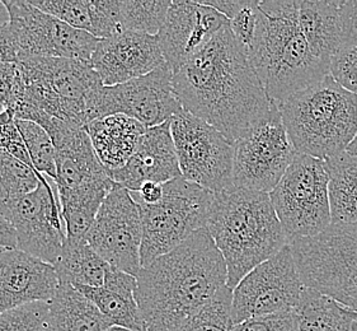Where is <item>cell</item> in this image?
Wrapping results in <instances>:
<instances>
[{
  "instance_id": "obj_1",
  "label": "cell",
  "mask_w": 357,
  "mask_h": 331,
  "mask_svg": "<svg viewBox=\"0 0 357 331\" xmlns=\"http://www.w3.org/2000/svg\"><path fill=\"white\" fill-rule=\"evenodd\" d=\"M173 87L183 110L233 143L275 105L229 24L173 72Z\"/></svg>"
},
{
  "instance_id": "obj_2",
  "label": "cell",
  "mask_w": 357,
  "mask_h": 331,
  "mask_svg": "<svg viewBox=\"0 0 357 331\" xmlns=\"http://www.w3.org/2000/svg\"><path fill=\"white\" fill-rule=\"evenodd\" d=\"M136 279L145 331H178L228 286V270L211 235L202 228L143 267Z\"/></svg>"
},
{
  "instance_id": "obj_3",
  "label": "cell",
  "mask_w": 357,
  "mask_h": 331,
  "mask_svg": "<svg viewBox=\"0 0 357 331\" xmlns=\"http://www.w3.org/2000/svg\"><path fill=\"white\" fill-rule=\"evenodd\" d=\"M206 230L225 260L230 289L289 245L270 194L242 187L215 195Z\"/></svg>"
},
{
  "instance_id": "obj_4",
  "label": "cell",
  "mask_w": 357,
  "mask_h": 331,
  "mask_svg": "<svg viewBox=\"0 0 357 331\" xmlns=\"http://www.w3.org/2000/svg\"><path fill=\"white\" fill-rule=\"evenodd\" d=\"M301 0H262L248 59L273 103L314 84L329 65L314 57L299 26Z\"/></svg>"
},
{
  "instance_id": "obj_5",
  "label": "cell",
  "mask_w": 357,
  "mask_h": 331,
  "mask_svg": "<svg viewBox=\"0 0 357 331\" xmlns=\"http://www.w3.org/2000/svg\"><path fill=\"white\" fill-rule=\"evenodd\" d=\"M298 153L336 157L357 135V96L328 74L276 105Z\"/></svg>"
},
{
  "instance_id": "obj_6",
  "label": "cell",
  "mask_w": 357,
  "mask_h": 331,
  "mask_svg": "<svg viewBox=\"0 0 357 331\" xmlns=\"http://www.w3.org/2000/svg\"><path fill=\"white\" fill-rule=\"evenodd\" d=\"M23 94L10 111L15 119L41 124L55 117L84 126L94 94L103 86L91 61L63 58L22 59Z\"/></svg>"
},
{
  "instance_id": "obj_7",
  "label": "cell",
  "mask_w": 357,
  "mask_h": 331,
  "mask_svg": "<svg viewBox=\"0 0 357 331\" xmlns=\"http://www.w3.org/2000/svg\"><path fill=\"white\" fill-rule=\"evenodd\" d=\"M289 245L307 288L357 311V224L332 223Z\"/></svg>"
},
{
  "instance_id": "obj_8",
  "label": "cell",
  "mask_w": 357,
  "mask_h": 331,
  "mask_svg": "<svg viewBox=\"0 0 357 331\" xmlns=\"http://www.w3.org/2000/svg\"><path fill=\"white\" fill-rule=\"evenodd\" d=\"M215 194L182 176L163 184L157 204L137 203L142 216V269L206 228Z\"/></svg>"
},
{
  "instance_id": "obj_9",
  "label": "cell",
  "mask_w": 357,
  "mask_h": 331,
  "mask_svg": "<svg viewBox=\"0 0 357 331\" xmlns=\"http://www.w3.org/2000/svg\"><path fill=\"white\" fill-rule=\"evenodd\" d=\"M329 177L323 159L298 153L270 193L289 244L313 237L332 224Z\"/></svg>"
},
{
  "instance_id": "obj_10",
  "label": "cell",
  "mask_w": 357,
  "mask_h": 331,
  "mask_svg": "<svg viewBox=\"0 0 357 331\" xmlns=\"http://www.w3.org/2000/svg\"><path fill=\"white\" fill-rule=\"evenodd\" d=\"M171 131L183 179L215 195L233 186V142L186 110L172 117Z\"/></svg>"
},
{
  "instance_id": "obj_11",
  "label": "cell",
  "mask_w": 357,
  "mask_h": 331,
  "mask_svg": "<svg viewBox=\"0 0 357 331\" xmlns=\"http://www.w3.org/2000/svg\"><path fill=\"white\" fill-rule=\"evenodd\" d=\"M296 154L275 103L268 115L234 143L233 186L270 194Z\"/></svg>"
},
{
  "instance_id": "obj_12",
  "label": "cell",
  "mask_w": 357,
  "mask_h": 331,
  "mask_svg": "<svg viewBox=\"0 0 357 331\" xmlns=\"http://www.w3.org/2000/svg\"><path fill=\"white\" fill-rule=\"evenodd\" d=\"M307 292L291 246L286 245L247 274L233 289V324L236 326L252 317L296 311Z\"/></svg>"
},
{
  "instance_id": "obj_13",
  "label": "cell",
  "mask_w": 357,
  "mask_h": 331,
  "mask_svg": "<svg viewBox=\"0 0 357 331\" xmlns=\"http://www.w3.org/2000/svg\"><path fill=\"white\" fill-rule=\"evenodd\" d=\"M183 110L173 87V72L165 64L144 77L119 86H102L89 105V123L105 116L122 114L145 128L171 122ZM88 123V124H89Z\"/></svg>"
},
{
  "instance_id": "obj_14",
  "label": "cell",
  "mask_w": 357,
  "mask_h": 331,
  "mask_svg": "<svg viewBox=\"0 0 357 331\" xmlns=\"http://www.w3.org/2000/svg\"><path fill=\"white\" fill-rule=\"evenodd\" d=\"M17 236V249L55 265L66 241V226L55 184L43 176L35 191L0 207Z\"/></svg>"
},
{
  "instance_id": "obj_15",
  "label": "cell",
  "mask_w": 357,
  "mask_h": 331,
  "mask_svg": "<svg viewBox=\"0 0 357 331\" xmlns=\"http://www.w3.org/2000/svg\"><path fill=\"white\" fill-rule=\"evenodd\" d=\"M1 1L18 43V61L32 57L91 61L98 38L45 13L26 0Z\"/></svg>"
},
{
  "instance_id": "obj_16",
  "label": "cell",
  "mask_w": 357,
  "mask_h": 331,
  "mask_svg": "<svg viewBox=\"0 0 357 331\" xmlns=\"http://www.w3.org/2000/svg\"><path fill=\"white\" fill-rule=\"evenodd\" d=\"M86 240L111 267L132 277L139 275L143 227L140 209L131 191L114 184Z\"/></svg>"
},
{
  "instance_id": "obj_17",
  "label": "cell",
  "mask_w": 357,
  "mask_h": 331,
  "mask_svg": "<svg viewBox=\"0 0 357 331\" xmlns=\"http://www.w3.org/2000/svg\"><path fill=\"white\" fill-rule=\"evenodd\" d=\"M229 20L202 1L174 0L158 34L165 63L176 72L210 43Z\"/></svg>"
},
{
  "instance_id": "obj_18",
  "label": "cell",
  "mask_w": 357,
  "mask_h": 331,
  "mask_svg": "<svg viewBox=\"0 0 357 331\" xmlns=\"http://www.w3.org/2000/svg\"><path fill=\"white\" fill-rule=\"evenodd\" d=\"M91 64L103 86L112 87L154 72L165 60L158 35L126 31L100 40Z\"/></svg>"
},
{
  "instance_id": "obj_19",
  "label": "cell",
  "mask_w": 357,
  "mask_h": 331,
  "mask_svg": "<svg viewBox=\"0 0 357 331\" xmlns=\"http://www.w3.org/2000/svg\"><path fill=\"white\" fill-rule=\"evenodd\" d=\"M57 287L50 264L18 249L0 250V315L24 303L50 302Z\"/></svg>"
},
{
  "instance_id": "obj_20",
  "label": "cell",
  "mask_w": 357,
  "mask_h": 331,
  "mask_svg": "<svg viewBox=\"0 0 357 331\" xmlns=\"http://www.w3.org/2000/svg\"><path fill=\"white\" fill-rule=\"evenodd\" d=\"M107 173L114 184L131 193L139 191L146 182L165 184L181 177L171 122L148 128L126 165Z\"/></svg>"
},
{
  "instance_id": "obj_21",
  "label": "cell",
  "mask_w": 357,
  "mask_h": 331,
  "mask_svg": "<svg viewBox=\"0 0 357 331\" xmlns=\"http://www.w3.org/2000/svg\"><path fill=\"white\" fill-rule=\"evenodd\" d=\"M343 0H301L299 26L314 57L329 65L338 51L349 47Z\"/></svg>"
},
{
  "instance_id": "obj_22",
  "label": "cell",
  "mask_w": 357,
  "mask_h": 331,
  "mask_svg": "<svg viewBox=\"0 0 357 331\" xmlns=\"http://www.w3.org/2000/svg\"><path fill=\"white\" fill-rule=\"evenodd\" d=\"M137 279L111 267L100 287H78L97 306L114 328L130 331H145L142 311L135 300Z\"/></svg>"
},
{
  "instance_id": "obj_23",
  "label": "cell",
  "mask_w": 357,
  "mask_h": 331,
  "mask_svg": "<svg viewBox=\"0 0 357 331\" xmlns=\"http://www.w3.org/2000/svg\"><path fill=\"white\" fill-rule=\"evenodd\" d=\"M146 129L135 119L122 114L100 117L86 125L94 152L106 171L126 165Z\"/></svg>"
},
{
  "instance_id": "obj_24",
  "label": "cell",
  "mask_w": 357,
  "mask_h": 331,
  "mask_svg": "<svg viewBox=\"0 0 357 331\" xmlns=\"http://www.w3.org/2000/svg\"><path fill=\"white\" fill-rule=\"evenodd\" d=\"M29 3L98 40L122 34L117 0H29Z\"/></svg>"
},
{
  "instance_id": "obj_25",
  "label": "cell",
  "mask_w": 357,
  "mask_h": 331,
  "mask_svg": "<svg viewBox=\"0 0 357 331\" xmlns=\"http://www.w3.org/2000/svg\"><path fill=\"white\" fill-rule=\"evenodd\" d=\"M49 303L54 331H108L114 328L97 306L72 284L59 283Z\"/></svg>"
},
{
  "instance_id": "obj_26",
  "label": "cell",
  "mask_w": 357,
  "mask_h": 331,
  "mask_svg": "<svg viewBox=\"0 0 357 331\" xmlns=\"http://www.w3.org/2000/svg\"><path fill=\"white\" fill-rule=\"evenodd\" d=\"M59 283L78 287L103 286L111 265L94 251L86 238L66 237L60 259L54 265Z\"/></svg>"
},
{
  "instance_id": "obj_27",
  "label": "cell",
  "mask_w": 357,
  "mask_h": 331,
  "mask_svg": "<svg viewBox=\"0 0 357 331\" xmlns=\"http://www.w3.org/2000/svg\"><path fill=\"white\" fill-rule=\"evenodd\" d=\"M324 163L332 223L357 224V156L343 152Z\"/></svg>"
},
{
  "instance_id": "obj_28",
  "label": "cell",
  "mask_w": 357,
  "mask_h": 331,
  "mask_svg": "<svg viewBox=\"0 0 357 331\" xmlns=\"http://www.w3.org/2000/svg\"><path fill=\"white\" fill-rule=\"evenodd\" d=\"M296 312L301 331H357V311L312 289Z\"/></svg>"
},
{
  "instance_id": "obj_29",
  "label": "cell",
  "mask_w": 357,
  "mask_h": 331,
  "mask_svg": "<svg viewBox=\"0 0 357 331\" xmlns=\"http://www.w3.org/2000/svg\"><path fill=\"white\" fill-rule=\"evenodd\" d=\"M171 3V0H119L122 32L134 31L157 36Z\"/></svg>"
},
{
  "instance_id": "obj_30",
  "label": "cell",
  "mask_w": 357,
  "mask_h": 331,
  "mask_svg": "<svg viewBox=\"0 0 357 331\" xmlns=\"http://www.w3.org/2000/svg\"><path fill=\"white\" fill-rule=\"evenodd\" d=\"M43 175L0 149V207L35 191Z\"/></svg>"
},
{
  "instance_id": "obj_31",
  "label": "cell",
  "mask_w": 357,
  "mask_h": 331,
  "mask_svg": "<svg viewBox=\"0 0 357 331\" xmlns=\"http://www.w3.org/2000/svg\"><path fill=\"white\" fill-rule=\"evenodd\" d=\"M15 124L27 147L33 168L46 179L56 180V151L47 131L32 122L15 119Z\"/></svg>"
},
{
  "instance_id": "obj_32",
  "label": "cell",
  "mask_w": 357,
  "mask_h": 331,
  "mask_svg": "<svg viewBox=\"0 0 357 331\" xmlns=\"http://www.w3.org/2000/svg\"><path fill=\"white\" fill-rule=\"evenodd\" d=\"M231 304L233 289L225 286L178 331H233Z\"/></svg>"
},
{
  "instance_id": "obj_33",
  "label": "cell",
  "mask_w": 357,
  "mask_h": 331,
  "mask_svg": "<svg viewBox=\"0 0 357 331\" xmlns=\"http://www.w3.org/2000/svg\"><path fill=\"white\" fill-rule=\"evenodd\" d=\"M0 331H54L50 303L29 302L0 315Z\"/></svg>"
},
{
  "instance_id": "obj_34",
  "label": "cell",
  "mask_w": 357,
  "mask_h": 331,
  "mask_svg": "<svg viewBox=\"0 0 357 331\" xmlns=\"http://www.w3.org/2000/svg\"><path fill=\"white\" fill-rule=\"evenodd\" d=\"M259 17V1L243 0L242 7L236 10V15L229 20V26L236 37V43L248 57L256 38Z\"/></svg>"
},
{
  "instance_id": "obj_35",
  "label": "cell",
  "mask_w": 357,
  "mask_h": 331,
  "mask_svg": "<svg viewBox=\"0 0 357 331\" xmlns=\"http://www.w3.org/2000/svg\"><path fill=\"white\" fill-rule=\"evenodd\" d=\"M329 74L344 89L357 96V45L344 47L331 59Z\"/></svg>"
},
{
  "instance_id": "obj_36",
  "label": "cell",
  "mask_w": 357,
  "mask_h": 331,
  "mask_svg": "<svg viewBox=\"0 0 357 331\" xmlns=\"http://www.w3.org/2000/svg\"><path fill=\"white\" fill-rule=\"evenodd\" d=\"M0 149L7 152L24 165L33 168L27 147L23 142L20 130L17 128L15 117L8 110H4L0 114Z\"/></svg>"
},
{
  "instance_id": "obj_37",
  "label": "cell",
  "mask_w": 357,
  "mask_h": 331,
  "mask_svg": "<svg viewBox=\"0 0 357 331\" xmlns=\"http://www.w3.org/2000/svg\"><path fill=\"white\" fill-rule=\"evenodd\" d=\"M233 331H301V329L298 312L294 310L252 317L236 325Z\"/></svg>"
},
{
  "instance_id": "obj_38",
  "label": "cell",
  "mask_w": 357,
  "mask_h": 331,
  "mask_svg": "<svg viewBox=\"0 0 357 331\" xmlns=\"http://www.w3.org/2000/svg\"><path fill=\"white\" fill-rule=\"evenodd\" d=\"M23 89L24 86L18 64H0V106L10 110L21 100Z\"/></svg>"
},
{
  "instance_id": "obj_39",
  "label": "cell",
  "mask_w": 357,
  "mask_h": 331,
  "mask_svg": "<svg viewBox=\"0 0 357 331\" xmlns=\"http://www.w3.org/2000/svg\"><path fill=\"white\" fill-rule=\"evenodd\" d=\"M20 50L9 23L0 27V64L18 63Z\"/></svg>"
},
{
  "instance_id": "obj_40",
  "label": "cell",
  "mask_w": 357,
  "mask_h": 331,
  "mask_svg": "<svg viewBox=\"0 0 357 331\" xmlns=\"http://www.w3.org/2000/svg\"><path fill=\"white\" fill-rule=\"evenodd\" d=\"M342 8L349 34V46L357 45V0H343Z\"/></svg>"
},
{
  "instance_id": "obj_41",
  "label": "cell",
  "mask_w": 357,
  "mask_h": 331,
  "mask_svg": "<svg viewBox=\"0 0 357 331\" xmlns=\"http://www.w3.org/2000/svg\"><path fill=\"white\" fill-rule=\"evenodd\" d=\"M136 202L144 204H157L163 198V184L146 182L140 187L139 191L131 193Z\"/></svg>"
},
{
  "instance_id": "obj_42",
  "label": "cell",
  "mask_w": 357,
  "mask_h": 331,
  "mask_svg": "<svg viewBox=\"0 0 357 331\" xmlns=\"http://www.w3.org/2000/svg\"><path fill=\"white\" fill-rule=\"evenodd\" d=\"M202 3L208 7L214 8L215 10L225 15L228 20H231L236 10L242 7L243 0H204Z\"/></svg>"
},
{
  "instance_id": "obj_43",
  "label": "cell",
  "mask_w": 357,
  "mask_h": 331,
  "mask_svg": "<svg viewBox=\"0 0 357 331\" xmlns=\"http://www.w3.org/2000/svg\"><path fill=\"white\" fill-rule=\"evenodd\" d=\"M0 246L6 249H17L15 228L1 213H0Z\"/></svg>"
},
{
  "instance_id": "obj_44",
  "label": "cell",
  "mask_w": 357,
  "mask_h": 331,
  "mask_svg": "<svg viewBox=\"0 0 357 331\" xmlns=\"http://www.w3.org/2000/svg\"><path fill=\"white\" fill-rule=\"evenodd\" d=\"M8 22H9V15H8L7 8L3 1H0V27L6 26Z\"/></svg>"
},
{
  "instance_id": "obj_45",
  "label": "cell",
  "mask_w": 357,
  "mask_h": 331,
  "mask_svg": "<svg viewBox=\"0 0 357 331\" xmlns=\"http://www.w3.org/2000/svg\"><path fill=\"white\" fill-rule=\"evenodd\" d=\"M347 153H350V154H354V156H357V135L355 138V140L349 145V148H347Z\"/></svg>"
},
{
  "instance_id": "obj_46",
  "label": "cell",
  "mask_w": 357,
  "mask_h": 331,
  "mask_svg": "<svg viewBox=\"0 0 357 331\" xmlns=\"http://www.w3.org/2000/svg\"><path fill=\"white\" fill-rule=\"evenodd\" d=\"M108 331H130V330H126V329H121V328H111V329H109V330Z\"/></svg>"
},
{
  "instance_id": "obj_47",
  "label": "cell",
  "mask_w": 357,
  "mask_h": 331,
  "mask_svg": "<svg viewBox=\"0 0 357 331\" xmlns=\"http://www.w3.org/2000/svg\"><path fill=\"white\" fill-rule=\"evenodd\" d=\"M3 111H4V108H1V106H0V114H1V112H3Z\"/></svg>"
},
{
  "instance_id": "obj_48",
  "label": "cell",
  "mask_w": 357,
  "mask_h": 331,
  "mask_svg": "<svg viewBox=\"0 0 357 331\" xmlns=\"http://www.w3.org/2000/svg\"><path fill=\"white\" fill-rule=\"evenodd\" d=\"M1 249H3V247H1V246H0V250H1Z\"/></svg>"
}]
</instances>
